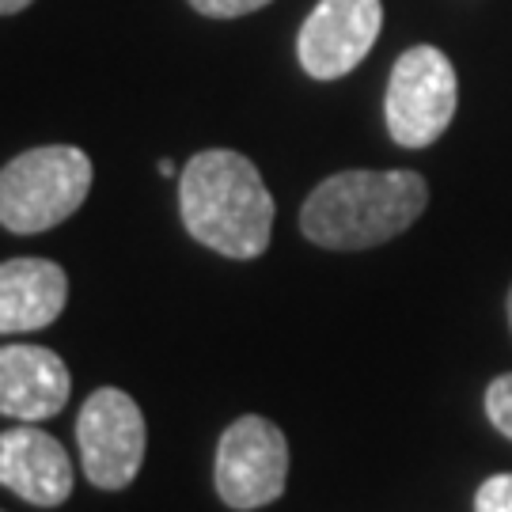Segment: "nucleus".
I'll return each instance as SVG.
<instances>
[{
    "mask_svg": "<svg viewBox=\"0 0 512 512\" xmlns=\"http://www.w3.org/2000/svg\"><path fill=\"white\" fill-rule=\"evenodd\" d=\"M186 4L205 19H239L266 8V4H274V0H186Z\"/></svg>",
    "mask_w": 512,
    "mask_h": 512,
    "instance_id": "nucleus-13",
    "label": "nucleus"
},
{
    "mask_svg": "<svg viewBox=\"0 0 512 512\" xmlns=\"http://www.w3.org/2000/svg\"><path fill=\"white\" fill-rule=\"evenodd\" d=\"M429 205V183L406 167H353L338 171L311 190L300 205V232L327 251H368L391 243Z\"/></svg>",
    "mask_w": 512,
    "mask_h": 512,
    "instance_id": "nucleus-2",
    "label": "nucleus"
},
{
    "mask_svg": "<svg viewBox=\"0 0 512 512\" xmlns=\"http://www.w3.org/2000/svg\"><path fill=\"white\" fill-rule=\"evenodd\" d=\"M179 217L190 239L236 262L266 255L277 205L270 186L236 148H205L179 175Z\"/></svg>",
    "mask_w": 512,
    "mask_h": 512,
    "instance_id": "nucleus-1",
    "label": "nucleus"
},
{
    "mask_svg": "<svg viewBox=\"0 0 512 512\" xmlns=\"http://www.w3.org/2000/svg\"><path fill=\"white\" fill-rule=\"evenodd\" d=\"M0 482L27 505L54 509L73 494V459L46 429L8 425L0 433Z\"/></svg>",
    "mask_w": 512,
    "mask_h": 512,
    "instance_id": "nucleus-8",
    "label": "nucleus"
},
{
    "mask_svg": "<svg viewBox=\"0 0 512 512\" xmlns=\"http://www.w3.org/2000/svg\"><path fill=\"white\" fill-rule=\"evenodd\" d=\"M486 418L501 437L512 440V372L497 376L494 384L486 387Z\"/></svg>",
    "mask_w": 512,
    "mask_h": 512,
    "instance_id": "nucleus-11",
    "label": "nucleus"
},
{
    "mask_svg": "<svg viewBox=\"0 0 512 512\" xmlns=\"http://www.w3.org/2000/svg\"><path fill=\"white\" fill-rule=\"evenodd\" d=\"M475 512H512V475H490L475 494Z\"/></svg>",
    "mask_w": 512,
    "mask_h": 512,
    "instance_id": "nucleus-12",
    "label": "nucleus"
},
{
    "mask_svg": "<svg viewBox=\"0 0 512 512\" xmlns=\"http://www.w3.org/2000/svg\"><path fill=\"white\" fill-rule=\"evenodd\" d=\"M73 395V376L61 353L31 342L0 349V414L12 421H46Z\"/></svg>",
    "mask_w": 512,
    "mask_h": 512,
    "instance_id": "nucleus-9",
    "label": "nucleus"
},
{
    "mask_svg": "<svg viewBox=\"0 0 512 512\" xmlns=\"http://www.w3.org/2000/svg\"><path fill=\"white\" fill-rule=\"evenodd\" d=\"M80 467L95 490H126L145 467V414L122 387L92 391L76 418Z\"/></svg>",
    "mask_w": 512,
    "mask_h": 512,
    "instance_id": "nucleus-6",
    "label": "nucleus"
},
{
    "mask_svg": "<svg viewBox=\"0 0 512 512\" xmlns=\"http://www.w3.org/2000/svg\"><path fill=\"white\" fill-rule=\"evenodd\" d=\"M69 304V274L50 258H8L0 266V334L46 330Z\"/></svg>",
    "mask_w": 512,
    "mask_h": 512,
    "instance_id": "nucleus-10",
    "label": "nucleus"
},
{
    "mask_svg": "<svg viewBox=\"0 0 512 512\" xmlns=\"http://www.w3.org/2000/svg\"><path fill=\"white\" fill-rule=\"evenodd\" d=\"M459 107V76L437 46H410L387 76L384 122L399 148H429L440 141Z\"/></svg>",
    "mask_w": 512,
    "mask_h": 512,
    "instance_id": "nucleus-4",
    "label": "nucleus"
},
{
    "mask_svg": "<svg viewBox=\"0 0 512 512\" xmlns=\"http://www.w3.org/2000/svg\"><path fill=\"white\" fill-rule=\"evenodd\" d=\"M380 31V0H319L296 31V61L311 80H342L372 54Z\"/></svg>",
    "mask_w": 512,
    "mask_h": 512,
    "instance_id": "nucleus-7",
    "label": "nucleus"
},
{
    "mask_svg": "<svg viewBox=\"0 0 512 512\" xmlns=\"http://www.w3.org/2000/svg\"><path fill=\"white\" fill-rule=\"evenodd\" d=\"M509 330H512V285H509Z\"/></svg>",
    "mask_w": 512,
    "mask_h": 512,
    "instance_id": "nucleus-16",
    "label": "nucleus"
},
{
    "mask_svg": "<svg viewBox=\"0 0 512 512\" xmlns=\"http://www.w3.org/2000/svg\"><path fill=\"white\" fill-rule=\"evenodd\" d=\"M92 156L76 145H38L0 171V224L12 236H38L73 217L92 194Z\"/></svg>",
    "mask_w": 512,
    "mask_h": 512,
    "instance_id": "nucleus-3",
    "label": "nucleus"
},
{
    "mask_svg": "<svg viewBox=\"0 0 512 512\" xmlns=\"http://www.w3.org/2000/svg\"><path fill=\"white\" fill-rule=\"evenodd\" d=\"M217 497L236 512H255L274 505L289 482V440L270 418L243 414L217 444L213 463Z\"/></svg>",
    "mask_w": 512,
    "mask_h": 512,
    "instance_id": "nucleus-5",
    "label": "nucleus"
},
{
    "mask_svg": "<svg viewBox=\"0 0 512 512\" xmlns=\"http://www.w3.org/2000/svg\"><path fill=\"white\" fill-rule=\"evenodd\" d=\"M35 0H0V12L4 16H16V12H23V8H31Z\"/></svg>",
    "mask_w": 512,
    "mask_h": 512,
    "instance_id": "nucleus-14",
    "label": "nucleus"
},
{
    "mask_svg": "<svg viewBox=\"0 0 512 512\" xmlns=\"http://www.w3.org/2000/svg\"><path fill=\"white\" fill-rule=\"evenodd\" d=\"M156 171H160L164 179H175V175H183V171L175 167V160H160V164H156Z\"/></svg>",
    "mask_w": 512,
    "mask_h": 512,
    "instance_id": "nucleus-15",
    "label": "nucleus"
}]
</instances>
